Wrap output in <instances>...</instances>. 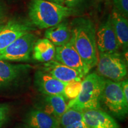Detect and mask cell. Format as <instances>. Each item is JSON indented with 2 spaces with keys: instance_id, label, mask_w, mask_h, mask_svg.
I'll return each mask as SVG.
<instances>
[{
  "instance_id": "d6986e66",
  "label": "cell",
  "mask_w": 128,
  "mask_h": 128,
  "mask_svg": "<svg viewBox=\"0 0 128 128\" xmlns=\"http://www.w3.org/2000/svg\"><path fill=\"white\" fill-rule=\"evenodd\" d=\"M83 120L82 111L74 108H67L66 111L59 119L60 126L62 128Z\"/></svg>"
},
{
  "instance_id": "cb8c5ba5",
  "label": "cell",
  "mask_w": 128,
  "mask_h": 128,
  "mask_svg": "<svg viewBox=\"0 0 128 128\" xmlns=\"http://www.w3.org/2000/svg\"><path fill=\"white\" fill-rule=\"evenodd\" d=\"M121 87L123 93L124 94L126 100L128 101V80H124L120 81Z\"/></svg>"
},
{
  "instance_id": "9c48e42d",
  "label": "cell",
  "mask_w": 128,
  "mask_h": 128,
  "mask_svg": "<svg viewBox=\"0 0 128 128\" xmlns=\"http://www.w3.org/2000/svg\"><path fill=\"white\" fill-rule=\"evenodd\" d=\"M97 51L101 53H115L119 52V42L113 30L110 17L101 24L96 33Z\"/></svg>"
},
{
  "instance_id": "4fadbf2b",
  "label": "cell",
  "mask_w": 128,
  "mask_h": 128,
  "mask_svg": "<svg viewBox=\"0 0 128 128\" xmlns=\"http://www.w3.org/2000/svg\"><path fill=\"white\" fill-rule=\"evenodd\" d=\"M66 100V97L63 96H44L36 108L45 112L59 120L67 109Z\"/></svg>"
},
{
  "instance_id": "52a82bcc",
  "label": "cell",
  "mask_w": 128,
  "mask_h": 128,
  "mask_svg": "<svg viewBox=\"0 0 128 128\" xmlns=\"http://www.w3.org/2000/svg\"><path fill=\"white\" fill-rule=\"evenodd\" d=\"M54 60L76 70L84 76L88 74L90 70L83 62L70 41L64 45L56 47Z\"/></svg>"
},
{
  "instance_id": "f546056e",
  "label": "cell",
  "mask_w": 128,
  "mask_h": 128,
  "mask_svg": "<svg viewBox=\"0 0 128 128\" xmlns=\"http://www.w3.org/2000/svg\"><path fill=\"white\" fill-rule=\"evenodd\" d=\"M4 25L0 26V32H1V30L2 29V28H3V27H4Z\"/></svg>"
},
{
  "instance_id": "8fae6325",
  "label": "cell",
  "mask_w": 128,
  "mask_h": 128,
  "mask_svg": "<svg viewBox=\"0 0 128 128\" xmlns=\"http://www.w3.org/2000/svg\"><path fill=\"white\" fill-rule=\"evenodd\" d=\"M42 71L49 74L59 81L66 83L73 81H81L84 77L76 70L55 60L44 63Z\"/></svg>"
},
{
  "instance_id": "4dcf8cb0",
  "label": "cell",
  "mask_w": 128,
  "mask_h": 128,
  "mask_svg": "<svg viewBox=\"0 0 128 128\" xmlns=\"http://www.w3.org/2000/svg\"><path fill=\"white\" fill-rule=\"evenodd\" d=\"M98 1H102V0H98Z\"/></svg>"
},
{
  "instance_id": "3957f363",
  "label": "cell",
  "mask_w": 128,
  "mask_h": 128,
  "mask_svg": "<svg viewBox=\"0 0 128 128\" xmlns=\"http://www.w3.org/2000/svg\"><path fill=\"white\" fill-rule=\"evenodd\" d=\"M106 78L97 72L87 74L81 81V90L76 98L68 103L67 108L82 110L101 108Z\"/></svg>"
},
{
  "instance_id": "83f0119b",
  "label": "cell",
  "mask_w": 128,
  "mask_h": 128,
  "mask_svg": "<svg viewBox=\"0 0 128 128\" xmlns=\"http://www.w3.org/2000/svg\"><path fill=\"white\" fill-rule=\"evenodd\" d=\"M20 128H30L28 126L26 125V124H23V125H22V126H21Z\"/></svg>"
},
{
  "instance_id": "2e32d148",
  "label": "cell",
  "mask_w": 128,
  "mask_h": 128,
  "mask_svg": "<svg viewBox=\"0 0 128 128\" xmlns=\"http://www.w3.org/2000/svg\"><path fill=\"white\" fill-rule=\"evenodd\" d=\"M113 30L116 34L120 48L127 50L128 46V20L114 8L110 16Z\"/></svg>"
},
{
  "instance_id": "9a60e30c",
  "label": "cell",
  "mask_w": 128,
  "mask_h": 128,
  "mask_svg": "<svg viewBox=\"0 0 128 128\" xmlns=\"http://www.w3.org/2000/svg\"><path fill=\"white\" fill-rule=\"evenodd\" d=\"M71 28L66 21L47 28L44 33L45 38L50 40L56 46H60L68 44L71 39Z\"/></svg>"
},
{
  "instance_id": "484cf974",
  "label": "cell",
  "mask_w": 128,
  "mask_h": 128,
  "mask_svg": "<svg viewBox=\"0 0 128 128\" xmlns=\"http://www.w3.org/2000/svg\"><path fill=\"white\" fill-rule=\"evenodd\" d=\"M50 1H52V2H55L56 4L63 5L64 4V0H49Z\"/></svg>"
},
{
  "instance_id": "44dd1931",
  "label": "cell",
  "mask_w": 128,
  "mask_h": 128,
  "mask_svg": "<svg viewBox=\"0 0 128 128\" xmlns=\"http://www.w3.org/2000/svg\"><path fill=\"white\" fill-rule=\"evenodd\" d=\"M114 8L122 16L128 18V0H113Z\"/></svg>"
},
{
  "instance_id": "8992f818",
  "label": "cell",
  "mask_w": 128,
  "mask_h": 128,
  "mask_svg": "<svg viewBox=\"0 0 128 128\" xmlns=\"http://www.w3.org/2000/svg\"><path fill=\"white\" fill-rule=\"evenodd\" d=\"M37 40L31 32L20 37L0 52V60L8 61H28Z\"/></svg>"
},
{
  "instance_id": "6da1fadb",
  "label": "cell",
  "mask_w": 128,
  "mask_h": 128,
  "mask_svg": "<svg viewBox=\"0 0 128 128\" xmlns=\"http://www.w3.org/2000/svg\"><path fill=\"white\" fill-rule=\"evenodd\" d=\"M70 42L90 70L96 66L98 60L96 29L88 17H78L72 21Z\"/></svg>"
},
{
  "instance_id": "f1b7e54d",
  "label": "cell",
  "mask_w": 128,
  "mask_h": 128,
  "mask_svg": "<svg viewBox=\"0 0 128 128\" xmlns=\"http://www.w3.org/2000/svg\"><path fill=\"white\" fill-rule=\"evenodd\" d=\"M1 11H4V9L2 8V6H1V5L0 4V12H1Z\"/></svg>"
},
{
  "instance_id": "5bb4252c",
  "label": "cell",
  "mask_w": 128,
  "mask_h": 128,
  "mask_svg": "<svg viewBox=\"0 0 128 128\" xmlns=\"http://www.w3.org/2000/svg\"><path fill=\"white\" fill-rule=\"evenodd\" d=\"M24 124L32 128H60L59 120L38 108H33L27 113Z\"/></svg>"
},
{
  "instance_id": "7402d4cb",
  "label": "cell",
  "mask_w": 128,
  "mask_h": 128,
  "mask_svg": "<svg viewBox=\"0 0 128 128\" xmlns=\"http://www.w3.org/2000/svg\"><path fill=\"white\" fill-rule=\"evenodd\" d=\"M10 108L7 104L0 103V128L7 122L9 119Z\"/></svg>"
},
{
  "instance_id": "603a6c76",
  "label": "cell",
  "mask_w": 128,
  "mask_h": 128,
  "mask_svg": "<svg viewBox=\"0 0 128 128\" xmlns=\"http://www.w3.org/2000/svg\"><path fill=\"white\" fill-rule=\"evenodd\" d=\"M82 1V0H64V4L66 7L74 9V8L78 6Z\"/></svg>"
},
{
  "instance_id": "d4e9b609",
  "label": "cell",
  "mask_w": 128,
  "mask_h": 128,
  "mask_svg": "<svg viewBox=\"0 0 128 128\" xmlns=\"http://www.w3.org/2000/svg\"><path fill=\"white\" fill-rule=\"evenodd\" d=\"M65 128H89L86 124L84 120L80 121L79 122H76V124H71V125L66 126Z\"/></svg>"
},
{
  "instance_id": "30bf717a",
  "label": "cell",
  "mask_w": 128,
  "mask_h": 128,
  "mask_svg": "<svg viewBox=\"0 0 128 128\" xmlns=\"http://www.w3.org/2000/svg\"><path fill=\"white\" fill-rule=\"evenodd\" d=\"M66 84V82L59 81L44 71H38L35 74V86L43 95L65 96L64 90Z\"/></svg>"
},
{
  "instance_id": "ffe728a7",
  "label": "cell",
  "mask_w": 128,
  "mask_h": 128,
  "mask_svg": "<svg viewBox=\"0 0 128 128\" xmlns=\"http://www.w3.org/2000/svg\"><path fill=\"white\" fill-rule=\"evenodd\" d=\"M81 90V81H73L66 84L64 90V94L67 99L73 100L79 95Z\"/></svg>"
},
{
  "instance_id": "e0dca14e",
  "label": "cell",
  "mask_w": 128,
  "mask_h": 128,
  "mask_svg": "<svg viewBox=\"0 0 128 128\" xmlns=\"http://www.w3.org/2000/svg\"><path fill=\"white\" fill-rule=\"evenodd\" d=\"M56 46L50 40L44 38L36 40L32 50V56L34 60L46 62L54 60Z\"/></svg>"
},
{
  "instance_id": "7c38bea8",
  "label": "cell",
  "mask_w": 128,
  "mask_h": 128,
  "mask_svg": "<svg viewBox=\"0 0 128 128\" xmlns=\"http://www.w3.org/2000/svg\"><path fill=\"white\" fill-rule=\"evenodd\" d=\"M82 115L83 120L89 128H120L116 121L100 108L84 110Z\"/></svg>"
},
{
  "instance_id": "7a4b0ae2",
  "label": "cell",
  "mask_w": 128,
  "mask_h": 128,
  "mask_svg": "<svg viewBox=\"0 0 128 128\" xmlns=\"http://www.w3.org/2000/svg\"><path fill=\"white\" fill-rule=\"evenodd\" d=\"M74 10L48 0H31L28 17L32 24L39 28H48L72 15Z\"/></svg>"
},
{
  "instance_id": "5b68a950",
  "label": "cell",
  "mask_w": 128,
  "mask_h": 128,
  "mask_svg": "<svg viewBox=\"0 0 128 128\" xmlns=\"http://www.w3.org/2000/svg\"><path fill=\"white\" fill-rule=\"evenodd\" d=\"M102 102L110 113L117 118L123 119L127 116L128 101L123 93L120 81L114 82L106 79Z\"/></svg>"
},
{
  "instance_id": "277c9868",
  "label": "cell",
  "mask_w": 128,
  "mask_h": 128,
  "mask_svg": "<svg viewBox=\"0 0 128 128\" xmlns=\"http://www.w3.org/2000/svg\"><path fill=\"white\" fill-rule=\"evenodd\" d=\"M96 65L98 75L114 82H119L127 76V65L119 52H98Z\"/></svg>"
},
{
  "instance_id": "ac0fdd59",
  "label": "cell",
  "mask_w": 128,
  "mask_h": 128,
  "mask_svg": "<svg viewBox=\"0 0 128 128\" xmlns=\"http://www.w3.org/2000/svg\"><path fill=\"white\" fill-rule=\"evenodd\" d=\"M21 68L5 60H0V88L8 86L18 78Z\"/></svg>"
},
{
  "instance_id": "ba28073f",
  "label": "cell",
  "mask_w": 128,
  "mask_h": 128,
  "mask_svg": "<svg viewBox=\"0 0 128 128\" xmlns=\"http://www.w3.org/2000/svg\"><path fill=\"white\" fill-rule=\"evenodd\" d=\"M34 30L31 22L28 20H12L4 25L0 32V52L14 40Z\"/></svg>"
},
{
  "instance_id": "4316f807",
  "label": "cell",
  "mask_w": 128,
  "mask_h": 128,
  "mask_svg": "<svg viewBox=\"0 0 128 128\" xmlns=\"http://www.w3.org/2000/svg\"><path fill=\"white\" fill-rule=\"evenodd\" d=\"M4 17V11H1L0 12V22L3 20Z\"/></svg>"
}]
</instances>
